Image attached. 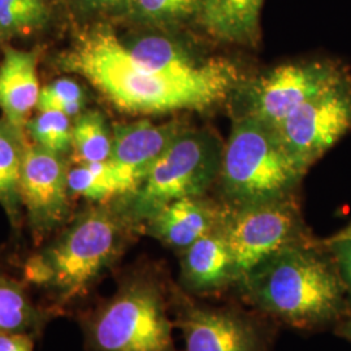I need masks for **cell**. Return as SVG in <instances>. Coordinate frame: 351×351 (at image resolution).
Segmentation results:
<instances>
[{
    "label": "cell",
    "instance_id": "obj_1",
    "mask_svg": "<svg viewBox=\"0 0 351 351\" xmlns=\"http://www.w3.org/2000/svg\"><path fill=\"white\" fill-rule=\"evenodd\" d=\"M62 62L64 69L85 77L114 107L133 114L206 110L226 99L239 82L230 63L190 80L150 72L134 63L123 40L106 29L82 36Z\"/></svg>",
    "mask_w": 351,
    "mask_h": 351
},
{
    "label": "cell",
    "instance_id": "obj_2",
    "mask_svg": "<svg viewBox=\"0 0 351 351\" xmlns=\"http://www.w3.org/2000/svg\"><path fill=\"white\" fill-rule=\"evenodd\" d=\"M137 228L120 202L97 203L78 213L50 245L26 259L23 280L40 290L51 308L63 315L112 268Z\"/></svg>",
    "mask_w": 351,
    "mask_h": 351
},
{
    "label": "cell",
    "instance_id": "obj_3",
    "mask_svg": "<svg viewBox=\"0 0 351 351\" xmlns=\"http://www.w3.org/2000/svg\"><path fill=\"white\" fill-rule=\"evenodd\" d=\"M237 284L259 310L303 329L339 317L348 290L335 259L304 241L278 251Z\"/></svg>",
    "mask_w": 351,
    "mask_h": 351
},
{
    "label": "cell",
    "instance_id": "obj_4",
    "mask_svg": "<svg viewBox=\"0 0 351 351\" xmlns=\"http://www.w3.org/2000/svg\"><path fill=\"white\" fill-rule=\"evenodd\" d=\"M80 323L90 351H177L167 289L147 269L123 277L113 295Z\"/></svg>",
    "mask_w": 351,
    "mask_h": 351
},
{
    "label": "cell",
    "instance_id": "obj_5",
    "mask_svg": "<svg viewBox=\"0 0 351 351\" xmlns=\"http://www.w3.org/2000/svg\"><path fill=\"white\" fill-rule=\"evenodd\" d=\"M304 173L274 128L246 116L234 123L219 173L230 207L289 197Z\"/></svg>",
    "mask_w": 351,
    "mask_h": 351
},
{
    "label": "cell",
    "instance_id": "obj_6",
    "mask_svg": "<svg viewBox=\"0 0 351 351\" xmlns=\"http://www.w3.org/2000/svg\"><path fill=\"white\" fill-rule=\"evenodd\" d=\"M223 150L207 132L185 130L151 165L138 190L119 199L129 219L143 224L182 198L203 197L220 173Z\"/></svg>",
    "mask_w": 351,
    "mask_h": 351
},
{
    "label": "cell",
    "instance_id": "obj_7",
    "mask_svg": "<svg viewBox=\"0 0 351 351\" xmlns=\"http://www.w3.org/2000/svg\"><path fill=\"white\" fill-rule=\"evenodd\" d=\"M221 226L239 281L278 251L303 241L301 216L289 197L230 207Z\"/></svg>",
    "mask_w": 351,
    "mask_h": 351
},
{
    "label": "cell",
    "instance_id": "obj_8",
    "mask_svg": "<svg viewBox=\"0 0 351 351\" xmlns=\"http://www.w3.org/2000/svg\"><path fill=\"white\" fill-rule=\"evenodd\" d=\"M293 159L306 172L351 130V80L336 84L302 103L275 129Z\"/></svg>",
    "mask_w": 351,
    "mask_h": 351
},
{
    "label": "cell",
    "instance_id": "obj_9",
    "mask_svg": "<svg viewBox=\"0 0 351 351\" xmlns=\"http://www.w3.org/2000/svg\"><path fill=\"white\" fill-rule=\"evenodd\" d=\"M345 71L330 60L284 64L245 88V113L276 129L302 103L339 81Z\"/></svg>",
    "mask_w": 351,
    "mask_h": 351
},
{
    "label": "cell",
    "instance_id": "obj_10",
    "mask_svg": "<svg viewBox=\"0 0 351 351\" xmlns=\"http://www.w3.org/2000/svg\"><path fill=\"white\" fill-rule=\"evenodd\" d=\"M68 167L62 155L26 143L19 191L33 239L39 243L69 217Z\"/></svg>",
    "mask_w": 351,
    "mask_h": 351
},
{
    "label": "cell",
    "instance_id": "obj_11",
    "mask_svg": "<svg viewBox=\"0 0 351 351\" xmlns=\"http://www.w3.org/2000/svg\"><path fill=\"white\" fill-rule=\"evenodd\" d=\"M173 298L185 351H263L262 335L247 316L194 304L178 291Z\"/></svg>",
    "mask_w": 351,
    "mask_h": 351
},
{
    "label": "cell",
    "instance_id": "obj_12",
    "mask_svg": "<svg viewBox=\"0 0 351 351\" xmlns=\"http://www.w3.org/2000/svg\"><path fill=\"white\" fill-rule=\"evenodd\" d=\"M180 277L185 289L195 294L220 293L237 284L239 277L223 226H217L182 251Z\"/></svg>",
    "mask_w": 351,
    "mask_h": 351
},
{
    "label": "cell",
    "instance_id": "obj_13",
    "mask_svg": "<svg viewBox=\"0 0 351 351\" xmlns=\"http://www.w3.org/2000/svg\"><path fill=\"white\" fill-rule=\"evenodd\" d=\"M226 210L202 197L172 202L150 217L143 226L168 247L184 251L195 241L221 226Z\"/></svg>",
    "mask_w": 351,
    "mask_h": 351
},
{
    "label": "cell",
    "instance_id": "obj_14",
    "mask_svg": "<svg viewBox=\"0 0 351 351\" xmlns=\"http://www.w3.org/2000/svg\"><path fill=\"white\" fill-rule=\"evenodd\" d=\"M186 129L180 121L154 124L147 120L116 124L112 130L111 160L145 180L155 163Z\"/></svg>",
    "mask_w": 351,
    "mask_h": 351
},
{
    "label": "cell",
    "instance_id": "obj_15",
    "mask_svg": "<svg viewBox=\"0 0 351 351\" xmlns=\"http://www.w3.org/2000/svg\"><path fill=\"white\" fill-rule=\"evenodd\" d=\"M126 51L139 66L175 78H199L211 75L224 68L229 62L223 59H210L198 62L178 42L159 34H145L124 42Z\"/></svg>",
    "mask_w": 351,
    "mask_h": 351
},
{
    "label": "cell",
    "instance_id": "obj_16",
    "mask_svg": "<svg viewBox=\"0 0 351 351\" xmlns=\"http://www.w3.org/2000/svg\"><path fill=\"white\" fill-rule=\"evenodd\" d=\"M39 94L36 53L7 47L0 64V110L4 119L24 133Z\"/></svg>",
    "mask_w": 351,
    "mask_h": 351
},
{
    "label": "cell",
    "instance_id": "obj_17",
    "mask_svg": "<svg viewBox=\"0 0 351 351\" xmlns=\"http://www.w3.org/2000/svg\"><path fill=\"white\" fill-rule=\"evenodd\" d=\"M262 4L263 0H201L197 16L213 37L252 45L259 38Z\"/></svg>",
    "mask_w": 351,
    "mask_h": 351
},
{
    "label": "cell",
    "instance_id": "obj_18",
    "mask_svg": "<svg viewBox=\"0 0 351 351\" xmlns=\"http://www.w3.org/2000/svg\"><path fill=\"white\" fill-rule=\"evenodd\" d=\"M71 195L93 203H110L134 194L141 181L111 159L99 163L78 164L68 172Z\"/></svg>",
    "mask_w": 351,
    "mask_h": 351
},
{
    "label": "cell",
    "instance_id": "obj_19",
    "mask_svg": "<svg viewBox=\"0 0 351 351\" xmlns=\"http://www.w3.org/2000/svg\"><path fill=\"white\" fill-rule=\"evenodd\" d=\"M60 316L50 306L32 300L27 284L0 269V335L27 333L38 337L52 319Z\"/></svg>",
    "mask_w": 351,
    "mask_h": 351
},
{
    "label": "cell",
    "instance_id": "obj_20",
    "mask_svg": "<svg viewBox=\"0 0 351 351\" xmlns=\"http://www.w3.org/2000/svg\"><path fill=\"white\" fill-rule=\"evenodd\" d=\"M25 146L24 133L0 119V203L13 221L23 206L19 182Z\"/></svg>",
    "mask_w": 351,
    "mask_h": 351
},
{
    "label": "cell",
    "instance_id": "obj_21",
    "mask_svg": "<svg viewBox=\"0 0 351 351\" xmlns=\"http://www.w3.org/2000/svg\"><path fill=\"white\" fill-rule=\"evenodd\" d=\"M72 151L75 163L106 162L112 152V133L98 111H84L72 125Z\"/></svg>",
    "mask_w": 351,
    "mask_h": 351
},
{
    "label": "cell",
    "instance_id": "obj_22",
    "mask_svg": "<svg viewBox=\"0 0 351 351\" xmlns=\"http://www.w3.org/2000/svg\"><path fill=\"white\" fill-rule=\"evenodd\" d=\"M47 16L42 0H0V37L30 34L45 25Z\"/></svg>",
    "mask_w": 351,
    "mask_h": 351
},
{
    "label": "cell",
    "instance_id": "obj_23",
    "mask_svg": "<svg viewBox=\"0 0 351 351\" xmlns=\"http://www.w3.org/2000/svg\"><path fill=\"white\" fill-rule=\"evenodd\" d=\"M71 117L59 111H40L27 121L26 130L34 143L58 155L72 149Z\"/></svg>",
    "mask_w": 351,
    "mask_h": 351
},
{
    "label": "cell",
    "instance_id": "obj_24",
    "mask_svg": "<svg viewBox=\"0 0 351 351\" xmlns=\"http://www.w3.org/2000/svg\"><path fill=\"white\" fill-rule=\"evenodd\" d=\"M199 3L201 0H133L132 10L146 24L171 26L197 16Z\"/></svg>",
    "mask_w": 351,
    "mask_h": 351
},
{
    "label": "cell",
    "instance_id": "obj_25",
    "mask_svg": "<svg viewBox=\"0 0 351 351\" xmlns=\"http://www.w3.org/2000/svg\"><path fill=\"white\" fill-rule=\"evenodd\" d=\"M86 94L84 88L69 78H60L50 85L40 88L38 98L37 110L40 111H59L73 119L84 112Z\"/></svg>",
    "mask_w": 351,
    "mask_h": 351
},
{
    "label": "cell",
    "instance_id": "obj_26",
    "mask_svg": "<svg viewBox=\"0 0 351 351\" xmlns=\"http://www.w3.org/2000/svg\"><path fill=\"white\" fill-rule=\"evenodd\" d=\"M328 247L346 289L351 293V237L336 234L328 241Z\"/></svg>",
    "mask_w": 351,
    "mask_h": 351
},
{
    "label": "cell",
    "instance_id": "obj_27",
    "mask_svg": "<svg viewBox=\"0 0 351 351\" xmlns=\"http://www.w3.org/2000/svg\"><path fill=\"white\" fill-rule=\"evenodd\" d=\"M36 336L27 333L0 335V351H34Z\"/></svg>",
    "mask_w": 351,
    "mask_h": 351
},
{
    "label": "cell",
    "instance_id": "obj_28",
    "mask_svg": "<svg viewBox=\"0 0 351 351\" xmlns=\"http://www.w3.org/2000/svg\"><path fill=\"white\" fill-rule=\"evenodd\" d=\"M78 4L88 11H110L124 7L132 10L133 0H78Z\"/></svg>",
    "mask_w": 351,
    "mask_h": 351
},
{
    "label": "cell",
    "instance_id": "obj_29",
    "mask_svg": "<svg viewBox=\"0 0 351 351\" xmlns=\"http://www.w3.org/2000/svg\"><path fill=\"white\" fill-rule=\"evenodd\" d=\"M339 333L343 339H349L351 342V317L339 326Z\"/></svg>",
    "mask_w": 351,
    "mask_h": 351
},
{
    "label": "cell",
    "instance_id": "obj_30",
    "mask_svg": "<svg viewBox=\"0 0 351 351\" xmlns=\"http://www.w3.org/2000/svg\"><path fill=\"white\" fill-rule=\"evenodd\" d=\"M339 236H346V237H351V226L349 228H346L345 230H342L341 233H339Z\"/></svg>",
    "mask_w": 351,
    "mask_h": 351
}]
</instances>
